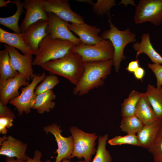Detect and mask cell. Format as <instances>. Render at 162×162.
<instances>
[{"instance_id":"cell-27","label":"cell","mask_w":162,"mask_h":162,"mask_svg":"<svg viewBox=\"0 0 162 162\" xmlns=\"http://www.w3.org/2000/svg\"><path fill=\"white\" fill-rule=\"evenodd\" d=\"M144 125L136 115L122 118L120 128L127 134H137Z\"/></svg>"},{"instance_id":"cell-9","label":"cell","mask_w":162,"mask_h":162,"mask_svg":"<svg viewBox=\"0 0 162 162\" xmlns=\"http://www.w3.org/2000/svg\"><path fill=\"white\" fill-rule=\"evenodd\" d=\"M43 6L46 13H53L64 21L72 23L84 22L83 18L71 9L68 0H43Z\"/></svg>"},{"instance_id":"cell-40","label":"cell","mask_w":162,"mask_h":162,"mask_svg":"<svg viewBox=\"0 0 162 162\" xmlns=\"http://www.w3.org/2000/svg\"><path fill=\"white\" fill-rule=\"evenodd\" d=\"M6 162H26L22 160L17 159L15 160L14 158H10L6 157Z\"/></svg>"},{"instance_id":"cell-34","label":"cell","mask_w":162,"mask_h":162,"mask_svg":"<svg viewBox=\"0 0 162 162\" xmlns=\"http://www.w3.org/2000/svg\"><path fill=\"white\" fill-rule=\"evenodd\" d=\"M14 119L12 118L0 117V134H5L7 129L10 128L12 126Z\"/></svg>"},{"instance_id":"cell-12","label":"cell","mask_w":162,"mask_h":162,"mask_svg":"<svg viewBox=\"0 0 162 162\" xmlns=\"http://www.w3.org/2000/svg\"><path fill=\"white\" fill-rule=\"evenodd\" d=\"M4 46L9 54L14 69L24 75L28 81L32 80L35 75L32 67V55H22L14 47L6 44Z\"/></svg>"},{"instance_id":"cell-13","label":"cell","mask_w":162,"mask_h":162,"mask_svg":"<svg viewBox=\"0 0 162 162\" xmlns=\"http://www.w3.org/2000/svg\"><path fill=\"white\" fill-rule=\"evenodd\" d=\"M43 0H25L23 7L26 10L25 17L20 28L21 33H24L31 25L40 20L48 21V14L44 10Z\"/></svg>"},{"instance_id":"cell-43","label":"cell","mask_w":162,"mask_h":162,"mask_svg":"<svg viewBox=\"0 0 162 162\" xmlns=\"http://www.w3.org/2000/svg\"><path fill=\"white\" fill-rule=\"evenodd\" d=\"M61 162H70L69 160L66 159L64 158L63 159ZM77 162H86L84 160L80 161H78Z\"/></svg>"},{"instance_id":"cell-35","label":"cell","mask_w":162,"mask_h":162,"mask_svg":"<svg viewBox=\"0 0 162 162\" xmlns=\"http://www.w3.org/2000/svg\"><path fill=\"white\" fill-rule=\"evenodd\" d=\"M0 117H5L13 118L15 115L11 109L0 101Z\"/></svg>"},{"instance_id":"cell-21","label":"cell","mask_w":162,"mask_h":162,"mask_svg":"<svg viewBox=\"0 0 162 162\" xmlns=\"http://www.w3.org/2000/svg\"><path fill=\"white\" fill-rule=\"evenodd\" d=\"M138 103L135 115L144 125L149 124L159 119L151 106L145 93H141Z\"/></svg>"},{"instance_id":"cell-38","label":"cell","mask_w":162,"mask_h":162,"mask_svg":"<svg viewBox=\"0 0 162 162\" xmlns=\"http://www.w3.org/2000/svg\"><path fill=\"white\" fill-rule=\"evenodd\" d=\"M133 73L136 79L142 80L144 76L145 70L143 68L140 67Z\"/></svg>"},{"instance_id":"cell-19","label":"cell","mask_w":162,"mask_h":162,"mask_svg":"<svg viewBox=\"0 0 162 162\" xmlns=\"http://www.w3.org/2000/svg\"><path fill=\"white\" fill-rule=\"evenodd\" d=\"M0 42L19 49L23 55H35L34 52L25 42L22 33H10L0 28Z\"/></svg>"},{"instance_id":"cell-3","label":"cell","mask_w":162,"mask_h":162,"mask_svg":"<svg viewBox=\"0 0 162 162\" xmlns=\"http://www.w3.org/2000/svg\"><path fill=\"white\" fill-rule=\"evenodd\" d=\"M108 16L110 28L104 31L100 37L112 43L114 50L113 66L115 71L118 72L121 62L126 58L124 54V49L128 44L136 42V36L129 28L123 31L119 30L112 23L110 14Z\"/></svg>"},{"instance_id":"cell-5","label":"cell","mask_w":162,"mask_h":162,"mask_svg":"<svg viewBox=\"0 0 162 162\" xmlns=\"http://www.w3.org/2000/svg\"><path fill=\"white\" fill-rule=\"evenodd\" d=\"M74 141V148L69 160L76 157L83 158L86 162H90L92 156L96 153V140L98 136L95 133L85 132L77 127L69 128Z\"/></svg>"},{"instance_id":"cell-1","label":"cell","mask_w":162,"mask_h":162,"mask_svg":"<svg viewBox=\"0 0 162 162\" xmlns=\"http://www.w3.org/2000/svg\"><path fill=\"white\" fill-rule=\"evenodd\" d=\"M84 70L78 84L73 89L74 94L84 95L92 89L103 86L104 80L111 72L113 59L83 62Z\"/></svg>"},{"instance_id":"cell-4","label":"cell","mask_w":162,"mask_h":162,"mask_svg":"<svg viewBox=\"0 0 162 162\" xmlns=\"http://www.w3.org/2000/svg\"><path fill=\"white\" fill-rule=\"evenodd\" d=\"M75 46L70 41L53 38L47 35L39 44L32 65L40 66L47 62L62 58Z\"/></svg>"},{"instance_id":"cell-25","label":"cell","mask_w":162,"mask_h":162,"mask_svg":"<svg viewBox=\"0 0 162 162\" xmlns=\"http://www.w3.org/2000/svg\"><path fill=\"white\" fill-rule=\"evenodd\" d=\"M18 73L13 67L10 56L5 49L0 51V82L12 78Z\"/></svg>"},{"instance_id":"cell-42","label":"cell","mask_w":162,"mask_h":162,"mask_svg":"<svg viewBox=\"0 0 162 162\" xmlns=\"http://www.w3.org/2000/svg\"><path fill=\"white\" fill-rule=\"evenodd\" d=\"M76 1H78L79 2L87 3L88 4H89L91 6L94 3V2L92 0H76Z\"/></svg>"},{"instance_id":"cell-18","label":"cell","mask_w":162,"mask_h":162,"mask_svg":"<svg viewBox=\"0 0 162 162\" xmlns=\"http://www.w3.org/2000/svg\"><path fill=\"white\" fill-rule=\"evenodd\" d=\"M133 47L136 52V58L140 54L143 53L149 57L153 63L162 64V57L153 46L148 33L143 34L140 42H135L133 45Z\"/></svg>"},{"instance_id":"cell-6","label":"cell","mask_w":162,"mask_h":162,"mask_svg":"<svg viewBox=\"0 0 162 162\" xmlns=\"http://www.w3.org/2000/svg\"><path fill=\"white\" fill-rule=\"evenodd\" d=\"M70 50L79 54L83 62L106 61L113 59L114 50L109 40H104L98 44L91 45L82 42Z\"/></svg>"},{"instance_id":"cell-14","label":"cell","mask_w":162,"mask_h":162,"mask_svg":"<svg viewBox=\"0 0 162 162\" xmlns=\"http://www.w3.org/2000/svg\"><path fill=\"white\" fill-rule=\"evenodd\" d=\"M30 84L23 74L18 73L14 77L0 82V101L4 105L20 95V88Z\"/></svg>"},{"instance_id":"cell-31","label":"cell","mask_w":162,"mask_h":162,"mask_svg":"<svg viewBox=\"0 0 162 162\" xmlns=\"http://www.w3.org/2000/svg\"><path fill=\"white\" fill-rule=\"evenodd\" d=\"M115 0H98L92 5L94 12L99 16L110 14V9L116 5Z\"/></svg>"},{"instance_id":"cell-33","label":"cell","mask_w":162,"mask_h":162,"mask_svg":"<svg viewBox=\"0 0 162 162\" xmlns=\"http://www.w3.org/2000/svg\"><path fill=\"white\" fill-rule=\"evenodd\" d=\"M148 67L154 73L157 79V88L161 87L162 85V65L157 64H148Z\"/></svg>"},{"instance_id":"cell-24","label":"cell","mask_w":162,"mask_h":162,"mask_svg":"<svg viewBox=\"0 0 162 162\" xmlns=\"http://www.w3.org/2000/svg\"><path fill=\"white\" fill-rule=\"evenodd\" d=\"M12 2L16 7V12L10 16L0 17V24L12 30L15 33L21 34L18 22L20 16L24 12L23 2H21L20 0H15Z\"/></svg>"},{"instance_id":"cell-10","label":"cell","mask_w":162,"mask_h":162,"mask_svg":"<svg viewBox=\"0 0 162 162\" xmlns=\"http://www.w3.org/2000/svg\"><path fill=\"white\" fill-rule=\"evenodd\" d=\"M47 14L48 19L46 32L48 35L53 38L70 41L76 46L81 43L79 38L74 35L68 28V22L63 20L53 13Z\"/></svg>"},{"instance_id":"cell-37","label":"cell","mask_w":162,"mask_h":162,"mask_svg":"<svg viewBox=\"0 0 162 162\" xmlns=\"http://www.w3.org/2000/svg\"><path fill=\"white\" fill-rule=\"evenodd\" d=\"M139 67V60L136 59L129 62L126 69L130 73H134Z\"/></svg>"},{"instance_id":"cell-17","label":"cell","mask_w":162,"mask_h":162,"mask_svg":"<svg viewBox=\"0 0 162 162\" xmlns=\"http://www.w3.org/2000/svg\"><path fill=\"white\" fill-rule=\"evenodd\" d=\"M67 27L69 30L78 35L81 42L85 44L93 45L103 40L98 35L100 29L95 26H91L84 22L68 23Z\"/></svg>"},{"instance_id":"cell-15","label":"cell","mask_w":162,"mask_h":162,"mask_svg":"<svg viewBox=\"0 0 162 162\" xmlns=\"http://www.w3.org/2000/svg\"><path fill=\"white\" fill-rule=\"evenodd\" d=\"M0 155L26 160L25 152L28 147L27 144L10 135L8 136L4 135L0 137Z\"/></svg>"},{"instance_id":"cell-11","label":"cell","mask_w":162,"mask_h":162,"mask_svg":"<svg viewBox=\"0 0 162 162\" xmlns=\"http://www.w3.org/2000/svg\"><path fill=\"white\" fill-rule=\"evenodd\" d=\"M60 126L56 123L45 126L44 130L46 134L50 133L54 136L55 140L57 142L58 149L55 153L57 154L55 162H61L64 158L69 160L74 148V141L73 136L64 137L61 134L62 131Z\"/></svg>"},{"instance_id":"cell-23","label":"cell","mask_w":162,"mask_h":162,"mask_svg":"<svg viewBox=\"0 0 162 162\" xmlns=\"http://www.w3.org/2000/svg\"><path fill=\"white\" fill-rule=\"evenodd\" d=\"M151 106L159 119L162 120V87L148 85L145 93Z\"/></svg>"},{"instance_id":"cell-29","label":"cell","mask_w":162,"mask_h":162,"mask_svg":"<svg viewBox=\"0 0 162 162\" xmlns=\"http://www.w3.org/2000/svg\"><path fill=\"white\" fill-rule=\"evenodd\" d=\"M148 150L152 155L154 162H162V129L158 132Z\"/></svg>"},{"instance_id":"cell-16","label":"cell","mask_w":162,"mask_h":162,"mask_svg":"<svg viewBox=\"0 0 162 162\" xmlns=\"http://www.w3.org/2000/svg\"><path fill=\"white\" fill-rule=\"evenodd\" d=\"M47 23V21L39 20L30 26L25 32L22 33L25 42L35 54L38 50L40 43L48 35L46 32Z\"/></svg>"},{"instance_id":"cell-26","label":"cell","mask_w":162,"mask_h":162,"mask_svg":"<svg viewBox=\"0 0 162 162\" xmlns=\"http://www.w3.org/2000/svg\"><path fill=\"white\" fill-rule=\"evenodd\" d=\"M141 95V93L134 90L130 93L121 104L122 118L135 115L136 106Z\"/></svg>"},{"instance_id":"cell-8","label":"cell","mask_w":162,"mask_h":162,"mask_svg":"<svg viewBox=\"0 0 162 162\" xmlns=\"http://www.w3.org/2000/svg\"><path fill=\"white\" fill-rule=\"evenodd\" d=\"M45 73L37 74H35L31 82L28 86L22 88V92L19 95L10 100L9 103L15 106L21 115L24 112L28 114L31 111L35 102L37 95L34 90L37 85L43 81L46 77Z\"/></svg>"},{"instance_id":"cell-20","label":"cell","mask_w":162,"mask_h":162,"mask_svg":"<svg viewBox=\"0 0 162 162\" xmlns=\"http://www.w3.org/2000/svg\"><path fill=\"white\" fill-rule=\"evenodd\" d=\"M162 129V120L144 125L137 134L140 147L148 149L154 140L158 132Z\"/></svg>"},{"instance_id":"cell-2","label":"cell","mask_w":162,"mask_h":162,"mask_svg":"<svg viewBox=\"0 0 162 162\" xmlns=\"http://www.w3.org/2000/svg\"><path fill=\"white\" fill-rule=\"evenodd\" d=\"M40 66L51 75L65 77L75 86L81 78L84 69L80 56L70 50L62 58L47 62Z\"/></svg>"},{"instance_id":"cell-36","label":"cell","mask_w":162,"mask_h":162,"mask_svg":"<svg viewBox=\"0 0 162 162\" xmlns=\"http://www.w3.org/2000/svg\"><path fill=\"white\" fill-rule=\"evenodd\" d=\"M42 156L41 152L37 149L35 151L34 153V156L33 158H31L26 155V162H50V160H48L42 162L40 160L41 157Z\"/></svg>"},{"instance_id":"cell-22","label":"cell","mask_w":162,"mask_h":162,"mask_svg":"<svg viewBox=\"0 0 162 162\" xmlns=\"http://www.w3.org/2000/svg\"><path fill=\"white\" fill-rule=\"evenodd\" d=\"M56 95L52 90L44 92L37 95L35 104L32 109L36 110L40 114L45 112H49L53 109L55 103L52 100L56 98Z\"/></svg>"},{"instance_id":"cell-7","label":"cell","mask_w":162,"mask_h":162,"mask_svg":"<svg viewBox=\"0 0 162 162\" xmlns=\"http://www.w3.org/2000/svg\"><path fill=\"white\" fill-rule=\"evenodd\" d=\"M134 21L136 24L149 22L160 25L162 22V0H140L135 7Z\"/></svg>"},{"instance_id":"cell-30","label":"cell","mask_w":162,"mask_h":162,"mask_svg":"<svg viewBox=\"0 0 162 162\" xmlns=\"http://www.w3.org/2000/svg\"><path fill=\"white\" fill-rule=\"evenodd\" d=\"M108 143L112 146L129 144L140 147L136 134H127L124 136H117L109 140Z\"/></svg>"},{"instance_id":"cell-32","label":"cell","mask_w":162,"mask_h":162,"mask_svg":"<svg viewBox=\"0 0 162 162\" xmlns=\"http://www.w3.org/2000/svg\"><path fill=\"white\" fill-rule=\"evenodd\" d=\"M59 83L58 77L55 75L50 74L46 76L42 82L35 88L34 92L37 95L52 89Z\"/></svg>"},{"instance_id":"cell-39","label":"cell","mask_w":162,"mask_h":162,"mask_svg":"<svg viewBox=\"0 0 162 162\" xmlns=\"http://www.w3.org/2000/svg\"><path fill=\"white\" fill-rule=\"evenodd\" d=\"M121 4H123L125 7L129 4L133 6H136L135 2L133 0H122L119 3V5Z\"/></svg>"},{"instance_id":"cell-28","label":"cell","mask_w":162,"mask_h":162,"mask_svg":"<svg viewBox=\"0 0 162 162\" xmlns=\"http://www.w3.org/2000/svg\"><path fill=\"white\" fill-rule=\"evenodd\" d=\"M108 138V136L107 134L99 136L95 155L92 162H112V156L106 148V141Z\"/></svg>"},{"instance_id":"cell-41","label":"cell","mask_w":162,"mask_h":162,"mask_svg":"<svg viewBox=\"0 0 162 162\" xmlns=\"http://www.w3.org/2000/svg\"><path fill=\"white\" fill-rule=\"evenodd\" d=\"M12 3V2H11L9 0H8L7 1H5L4 0H0V7H5L7 6V4L8 3Z\"/></svg>"}]
</instances>
